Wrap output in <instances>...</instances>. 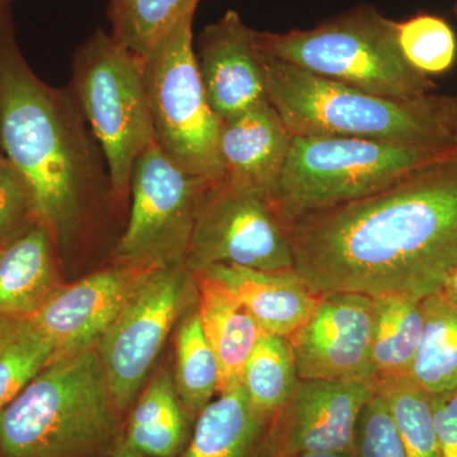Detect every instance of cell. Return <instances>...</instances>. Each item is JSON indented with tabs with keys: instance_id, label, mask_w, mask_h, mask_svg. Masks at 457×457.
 Wrapping results in <instances>:
<instances>
[{
	"instance_id": "6da1fadb",
	"label": "cell",
	"mask_w": 457,
	"mask_h": 457,
	"mask_svg": "<svg viewBox=\"0 0 457 457\" xmlns=\"http://www.w3.org/2000/svg\"><path fill=\"white\" fill-rule=\"evenodd\" d=\"M287 231L295 273L319 296L438 293L457 266V152Z\"/></svg>"
},
{
	"instance_id": "7a4b0ae2",
	"label": "cell",
	"mask_w": 457,
	"mask_h": 457,
	"mask_svg": "<svg viewBox=\"0 0 457 457\" xmlns=\"http://www.w3.org/2000/svg\"><path fill=\"white\" fill-rule=\"evenodd\" d=\"M0 152L29 183L57 251L82 245L113 197L104 152L69 89L27 64L9 4L0 8Z\"/></svg>"
},
{
	"instance_id": "3957f363",
	"label": "cell",
	"mask_w": 457,
	"mask_h": 457,
	"mask_svg": "<svg viewBox=\"0 0 457 457\" xmlns=\"http://www.w3.org/2000/svg\"><path fill=\"white\" fill-rule=\"evenodd\" d=\"M96 348L51 360L0 411V457H108L123 437Z\"/></svg>"
},
{
	"instance_id": "277c9868",
	"label": "cell",
	"mask_w": 457,
	"mask_h": 457,
	"mask_svg": "<svg viewBox=\"0 0 457 457\" xmlns=\"http://www.w3.org/2000/svg\"><path fill=\"white\" fill-rule=\"evenodd\" d=\"M262 62L270 104L294 135L363 137L457 150V98L384 97L318 77L263 53Z\"/></svg>"
},
{
	"instance_id": "5b68a950",
	"label": "cell",
	"mask_w": 457,
	"mask_h": 457,
	"mask_svg": "<svg viewBox=\"0 0 457 457\" xmlns=\"http://www.w3.org/2000/svg\"><path fill=\"white\" fill-rule=\"evenodd\" d=\"M255 41L266 55L384 97H425L435 88L431 77L403 55L395 21L372 5H360L309 29L257 31Z\"/></svg>"
},
{
	"instance_id": "8992f818",
	"label": "cell",
	"mask_w": 457,
	"mask_h": 457,
	"mask_svg": "<svg viewBox=\"0 0 457 457\" xmlns=\"http://www.w3.org/2000/svg\"><path fill=\"white\" fill-rule=\"evenodd\" d=\"M457 150L351 137L294 135L273 204L286 224L368 197Z\"/></svg>"
},
{
	"instance_id": "52a82bcc",
	"label": "cell",
	"mask_w": 457,
	"mask_h": 457,
	"mask_svg": "<svg viewBox=\"0 0 457 457\" xmlns=\"http://www.w3.org/2000/svg\"><path fill=\"white\" fill-rule=\"evenodd\" d=\"M69 90L104 152L121 209L130 203L135 162L154 143L144 59L96 29L74 53Z\"/></svg>"
},
{
	"instance_id": "ba28073f",
	"label": "cell",
	"mask_w": 457,
	"mask_h": 457,
	"mask_svg": "<svg viewBox=\"0 0 457 457\" xmlns=\"http://www.w3.org/2000/svg\"><path fill=\"white\" fill-rule=\"evenodd\" d=\"M195 14L180 20L146 59L144 74L154 143L182 170L213 182L224 176L221 121L210 106L194 50Z\"/></svg>"
},
{
	"instance_id": "9c48e42d",
	"label": "cell",
	"mask_w": 457,
	"mask_h": 457,
	"mask_svg": "<svg viewBox=\"0 0 457 457\" xmlns=\"http://www.w3.org/2000/svg\"><path fill=\"white\" fill-rule=\"evenodd\" d=\"M210 183L150 144L132 170L130 212L111 263L146 270L185 264L198 204Z\"/></svg>"
},
{
	"instance_id": "30bf717a",
	"label": "cell",
	"mask_w": 457,
	"mask_h": 457,
	"mask_svg": "<svg viewBox=\"0 0 457 457\" xmlns=\"http://www.w3.org/2000/svg\"><path fill=\"white\" fill-rule=\"evenodd\" d=\"M198 303L186 264L150 270L95 348L123 414L130 411L171 329Z\"/></svg>"
},
{
	"instance_id": "8fae6325",
	"label": "cell",
	"mask_w": 457,
	"mask_h": 457,
	"mask_svg": "<svg viewBox=\"0 0 457 457\" xmlns=\"http://www.w3.org/2000/svg\"><path fill=\"white\" fill-rule=\"evenodd\" d=\"M185 264L194 275L218 264L294 270L287 224L269 195L221 177L201 197Z\"/></svg>"
},
{
	"instance_id": "7c38bea8",
	"label": "cell",
	"mask_w": 457,
	"mask_h": 457,
	"mask_svg": "<svg viewBox=\"0 0 457 457\" xmlns=\"http://www.w3.org/2000/svg\"><path fill=\"white\" fill-rule=\"evenodd\" d=\"M376 393V380H302L270 420L267 457L352 453L357 420Z\"/></svg>"
},
{
	"instance_id": "4fadbf2b",
	"label": "cell",
	"mask_w": 457,
	"mask_h": 457,
	"mask_svg": "<svg viewBox=\"0 0 457 457\" xmlns=\"http://www.w3.org/2000/svg\"><path fill=\"white\" fill-rule=\"evenodd\" d=\"M374 299L321 295L305 324L288 337L302 380H376L372 365Z\"/></svg>"
},
{
	"instance_id": "5bb4252c",
	"label": "cell",
	"mask_w": 457,
	"mask_h": 457,
	"mask_svg": "<svg viewBox=\"0 0 457 457\" xmlns=\"http://www.w3.org/2000/svg\"><path fill=\"white\" fill-rule=\"evenodd\" d=\"M149 270L111 263L75 284L57 287L29 317L53 343V360L95 348Z\"/></svg>"
},
{
	"instance_id": "9a60e30c",
	"label": "cell",
	"mask_w": 457,
	"mask_h": 457,
	"mask_svg": "<svg viewBox=\"0 0 457 457\" xmlns=\"http://www.w3.org/2000/svg\"><path fill=\"white\" fill-rule=\"evenodd\" d=\"M255 32L230 9L198 37V73L221 122L270 101Z\"/></svg>"
},
{
	"instance_id": "2e32d148",
	"label": "cell",
	"mask_w": 457,
	"mask_h": 457,
	"mask_svg": "<svg viewBox=\"0 0 457 457\" xmlns=\"http://www.w3.org/2000/svg\"><path fill=\"white\" fill-rule=\"evenodd\" d=\"M293 137L270 101L225 120L219 135L222 177L273 198Z\"/></svg>"
},
{
	"instance_id": "e0dca14e",
	"label": "cell",
	"mask_w": 457,
	"mask_h": 457,
	"mask_svg": "<svg viewBox=\"0 0 457 457\" xmlns=\"http://www.w3.org/2000/svg\"><path fill=\"white\" fill-rule=\"evenodd\" d=\"M197 275L224 285L253 315L266 335L288 338L308 321L320 300L295 270L270 272L218 264Z\"/></svg>"
},
{
	"instance_id": "ac0fdd59",
	"label": "cell",
	"mask_w": 457,
	"mask_h": 457,
	"mask_svg": "<svg viewBox=\"0 0 457 457\" xmlns=\"http://www.w3.org/2000/svg\"><path fill=\"white\" fill-rule=\"evenodd\" d=\"M56 242L37 221L0 245V317H31L60 287Z\"/></svg>"
},
{
	"instance_id": "d6986e66",
	"label": "cell",
	"mask_w": 457,
	"mask_h": 457,
	"mask_svg": "<svg viewBox=\"0 0 457 457\" xmlns=\"http://www.w3.org/2000/svg\"><path fill=\"white\" fill-rule=\"evenodd\" d=\"M198 315L220 369L219 394L242 386L246 361L263 335L253 315L216 279L195 275Z\"/></svg>"
},
{
	"instance_id": "ffe728a7",
	"label": "cell",
	"mask_w": 457,
	"mask_h": 457,
	"mask_svg": "<svg viewBox=\"0 0 457 457\" xmlns=\"http://www.w3.org/2000/svg\"><path fill=\"white\" fill-rule=\"evenodd\" d=\"M125 420L123 442L149 457H180L191 422L170 370H159L137 396Z\"/></svg>"
},
{
	"instance_id": "44dd1931",
	"label": "cell",
	"mask_w": 457,
	"mask_h": 457,
	"mask_svg": "<svg viewBox=\"0 0 457 457\" xmlns=\"http://www.w3.org/2000/svg\"><path fill=\"white\" fill-rule=\"evenodd\" d=\"M269 425L254 413L242 386L219 394L195 420L180 457H267Z\"/></svg>"
},
{
	"instance_id": "7402d4cb",
	"label": "cell",
	"mask_w": 457,
	"mask_h": 457,
	"mask_svg": "<svg viewBox=\"0 0 457 457\" xmlns=\"http://www.w3.org/2000/svg\"><path fill=\"white\" fill-rule=\"evenodd\" d=\"M372 299V365L376 381L411 378L425 321L423 299L400 294Z\"/></svg>"
},
{
	"instance_id": "603a6c76",
	"label": "cell",
	"mask_w": 457,
	"mask_h": 457,
	"mask_svg": "<svg viewBox=\"0 0 457 457\" xmlns=\"http://www.w3.org/2000/svg\"><path fill=\"white\" fill-rule=\"evenodd\" d=\"M422 337L411 378L429 395L457 390V305L441 293L422 300Z\"/></svg>"
},
{
	"instance_id": "cb8c5ba5",
	"label": "cell",
	"mask_w": 457,
	"mask_h": 457,
	"mask_svg": "<svg viewBox=\"0 0 457 457\" xmlns=\"http://www.w3.org/2000/svg\"><path fill=\"white\" fill-rule=\"evenodd\" d=\"M174 348L177 393L189 418L196 420L219 393L220 385L219 362L204 336L197 305L189 309L177 324Z\"/></svg>"
},
{
	"instance_id": "d4e9b609",
	"label": "cell",
	"mask_w": 457,
	"mask_h": 457,
	"mask_svg": "<svg viewBox=\"0 0 457 457\" xmlns=\"http://www.w3.org/2000/svg\"><path fill=\"white\" fill-rule=\"evenodd\" d=\"M297 381L288 338L263 333L243 372L242 387L254 413L270 423L290 398Z\"/></svg>"
},
{
	"instance_id": "484cf974",
	"label": "cell",
	"mask_w": 457,
	"mask_h": 457,
	"mask_svg": "<svg viewBox=\"0 0 457 457\" xmlns=\"http://www.w3.org/2000/svg\"><path fill=\"white\" fill-rule=\"evenodd\" d=\"M200 0H110L108 17L120 44L146 59L174 26L195 14Z\"/></svg>"
},
{
	"instance_id": "4316f807",
	"label": "cell",
	"mask_w": 457,
	"mask_h": 457,
	"mask_svg": "<svg viewBox=\"0 0 457 457\" xmlns=\"http://www.w3.org/2000/svg\"><path fill=\"white\" fill-rule=\"evenodd\" d=\"M53 356V343L31 318L0 317V411Z\"/></svg>"
},
{
	"instance_id": "83f0119b",
	"label": "cell",
	"mask_w": 457,
	"mask_h": 457,
	"mask_svg": "<svg viewBox=\"0 0 457 457\" xmlns=\"http://www.w3.org/2000/svg\"><path fill=\"white\" fill-rule=\"evenodd\" d=\"M376 392L392 411L407 457H441L433 420L432 395L411 378L376 381Z\"/></svg>"
},
{
	"instance_id": "f1b7e54d",
	"label": "cell",
	"mask_w": 457,
	"mask_h": 457,
	"mask_svg": "<svg viewBox=\"0 0 457 457\" xmlns=\"http://www.w3.org/2000/svg\"><path fill=\"white\" fill-rule=\"evenodd\" d=\"M396 35L403 55L420 73H446L455 64L456 35L444 18L418 14L396 22Z\"/></svg>"
},
{
	"instance_id": "f546056e",
	"label": "cell",
	"mask_w": 457,
	"mask_h": 457,
	"mask_svg": "<svg viewBox=\"0 0 457 457\" xmlns=\"http://www.w3.org/2000/svg\"><path fill=\"white\" fill-rule=\"evenodd\" d=\"M41 221L29 183L0 152V245Z\"/></svg>"
},
{
	"instance_id": "4dcf8cb0",
	"label": "cell",
	"mask_w": 457,
	"mask_h": 457,
	"mask_svg": "<svg viewBox=\"0 0 457 457\" xmlns=\"http://www.w3.org/2000/svg\"><path fill=\"white\" fill-rule=\"evenodd\" d=\"M353 453L356 457H407L392 411L378 392L357 420Z\"/></svg>"
},
{
	"instance_id": "1f68e13d",
	"label": "cell",
	"mask_w": 457,
	"mask_h": 457,
	"mask_svg": "<svg viewBox=\"0 0 457 457\" xmlns=\"http://www.w3.org/2000/svg\"><path fill=\"white\" fill-rule=\"evenodd\" d=\"M432 411L441 457H457V390L432 395Z\"/></svg>"
},
{
	"instance_id": "d6a6232c",
	"label": "cell",
	"mask_w": 457,
	"mask_h": 457,
	"mask_svg": "<svg viewBox=\"0 0 457 457\" xmlns=\"http://www.w3.org/2000/svg\"><path fill=\"white\" fill-rule=\"evenodd\" d=\"M438 293H441L446 299H449L451 303L457 305V266L453 269V272L450 273L449 278L445 281L444 286H442Z\"/></svg>"
},
{
	"instance_id": "836d02e7",
	"label": "cell",
	"mask_w": 457,
	"mask_h": 457,
	"mask_svg": "<svg viewBox=\"0 0 457 457\" xmlns=\"http://www.w3.org/2000/svg\"><path fill=\"white\" fill-rule=\"evenodd\" d=\"M108 457H149L146 455H144V453H139V451L132 449L131 446H129L126 442H120L119 445H117L116 449L113 450V453H111Z\"/></svg>"
},
{
	"instance_id": "e575fe53",
	"label": "cell",
	"mask_w": 457,
	"mask_h": 457,
	"mask_svg": "<svg viewBox=\"0 0 457 457\" xmlns=\"http://www.w3.org/2000/svg\"><path fill=\"white\" fill-rule=\"evenodd\" d=\"M294 457H356L354 456L353 451L352 453H302Z\"/></svg>"
},
{
	"instance_id": "d590c367",
	"label": "cell",
	"mask_w": 457,
	"mask_h": 457,
	"mask_svg": "<svg viewBox=\"0 0 457 457\" xmlns=\"http://www.w3.org/2000/svg\"><path fill=\"white\" fill-rule=\"evenodd\" d=\"M9 2H11V0H0V8L4 7V5L9 4Z\"/></svg>"
},
{
	"instance_id": "8d00e7d4",
	"label": "cell",
	"mask_w": 457,
	"mask_h": 457,
	"mask_svg": "<svg viewBox=\"0 0 457 457\" xmlns=\"http://www.w3.org/2000/svg\"><path fill=\"white\" fill-rule=\"evenodd\" d=\"M455 13H456V16H457V0H455Z\"/></svg>"
},
{
	"instance_id": "74e56055",
	"label": "cell",
	"mask_w": 457,
	"mask_h": 457,
	"mask_svg": "<svg viewBox=\"0 0 457 457\" xmlns=\"http://www.w3.org/2000/svg\"><path fill=\"white\" fill-rule=\"evenodd\" d=\"M456 140H457V134H456Z\"/></svg>"
}]
</instances>
